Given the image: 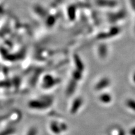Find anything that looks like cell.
<instances>
[{
  "instance_id": "obj_4",
  "label": "cell",
  "mask_w": 135,
  "mask_h": 135,
  "mask_svg": "<svg viewBox=\"0 0 135 135\" xmlns=\"http://www.w3.org/2000/svg\"><path fill=\"white\" fill-rule=\"evenodd\" d=\"M133 81L135 82V74L134 75V76H133Z\"/></svg>"
},
{
  "instance_id": "obj_1",
  "label": "cell",
  "mask_w": 135,
  "mask_h": 135,
  "mask_svg": "<svg viewBox=\"0 0 135 135\" xmlns=\"http://www.w3.org/2000/svg\"><path fill=\"white\" fill-rule=\"evenodd\" d=\"M98 4L101 5V6H114V4H115V2H114V1H104V0H99Z\"/></svg>"
},
{
  "instance_id": "obj_2",
  "label": "cell",
  "mask_w": 135,
  "mask_h": 135,
  "mask_svg": "<svg viewBox=\"0 0 135 135\" xmlns=\"http://www.w3.org/2000/svg\"><path fill=\"white\" fill-rule=\"evenodd\" d=\"M127 106L129 108L133 109V111H135V101L133 99H129V101H128Z\"/></svg>"
},
{
  "instance_id": "obj_3",
  "label": "cell",
  "mask_w": 135,
  "mask_h": 135,
  "mask_svg": "<svg viewBox=\"0 0 135 135\" xmlns=\"http://www.w3.org/2000/svg\"><path fill=\"white\" fill-rule=\"evenodd\" d=\"M101 100H102L104 103L109 102V96L108 94H103V95L101 97Z\"/></svg>"
}]
</instances>
